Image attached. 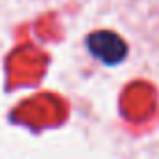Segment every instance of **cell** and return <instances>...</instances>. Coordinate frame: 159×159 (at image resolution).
I'll use <instances>...</instances> for the list:
<instances>
[{
  "instance_id": "1",
  "label": "cell",
  "mask_w": 159,
  "mask_h": 159,
  "mask_svg": "<svg viewBox=\"0 0 159 159\" xmlns=\"http://www.w3.org/2000/svg\"><path fill=\"white\" fill-rule=\"evenodd\" d=\"M86 47L94 58L103 62L105 66H118L127 56V45L125 41L111 32V30H98L92 32L86 38Z\"/></svg>"
}]
</instances>
